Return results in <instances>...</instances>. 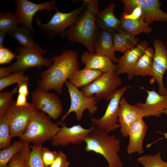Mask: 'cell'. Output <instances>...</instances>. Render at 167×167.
<instances>
[{
    "instance_id": "obj_1",
    "label": "cell",
    "mask_w": 167,
    "mask_h": 167,
    "mask_svg": "<svg viewBox=\"0 0 167 167\" xmlns=\"http://www.w3.org/2000/svg\"><path fill=\"white\" fill-rule=\"evenodd\" d=\"M78 58L77 52L72 49L51 58L53 63L41 74L37 87L48 91L54 89L59 94H62L64 84L73 72L79 69Z\"/></svg>"
},
{
    "instance_id": "obj_2",
    "label": "cell",
    "mask_w": 167,
    "mask_h": 167,
    "mask_svg": "<svg viewBox=\"0 0 167 167\" xmlns=\"http://www.w3.org/2000/svg\"><path fill=\"white\" fill-rule=\"evenodd\" d=\"M87 6L75 24L66 31L67 40L71 43L79 42L88 51L95 53L94 43L99 30L96 18L99 8L98 0H86Z\"/></svg>"
},
{
    "instance_id": "obj_3",
    "label": "cell",
    "mask_w": 167,
    "mask_h": 167,
    "mask_svg": "<svg viewBox=\"0 0 167 167\" xmlns=\"http://www.w3.org/2000/svg\"><path fill=\"white\" fill-rule=\"evenodd\" d=\"M84 142L85 151L102 155L108 162L107 167H122L118 155L120 141L115 135H109L106 131L96 128L88 134Z\"/></svg>"
},
{
    "instance_id": "obj_4",
    "label": "cell",
    "mask_w": 167,
    "mask_h": 167,
    "mask_svg": "<svg viewBox=\"0 0 167 167\" xmlns=\"http://www.w3.org/2000/svg\"><path fill=\"white\" fill-rule=\"evenodd\" d=\"M51 118L41 111L37 110L32 116L28 125L19 139L25 145L32 143L33 145L42 144L52 140L61 129L57 122L53 123Z\"/></svg>"
},
{
    "instance_id": "obj_5",
    "label": "cell",
    "mask_w": 167,
    "mask_h": 167,
    "mask_svg": "<svg viewBox=\"0 0 167 167\" xmlns=\"http://www.w3.org/2000/svg\"><path fill=\"white\" fill-rule=\"evenodd\" d=\"M87 6L86 0H84L79 7L70 12L63 13L57 10L47 23H43L38 15L35 20L41 32L45 37L51 39L59 34L64 37L67 29L75 24Z\"/></svg>"
},
{
    "instance_id": "obj_6",
    "label": "cell",
    "mask_w": 167,
    "mask_h": 167,
    "mask_svg": "<svg viewBox=\"0 0 167 167\" xmlns=\"http://www.w3.org/2000/svg\"><path fill=\"white\" fill-rule=\"evenodd\" d=\"M116 71L103 73L90 84L81 88L87 97L94 95L97 101L102 99L109 101L113 93L122 84L121 78Z\"/></svg>"
},
{
    "instance_id": "obj_7",
    "label": "cell",
    "mask_w": 167,
    "mask_h": 167,
    "mask_svg": "<svg viewBox=\"0 0 167 167\" xmlns=\"http://www.w3.org/2000/svg\"><path fill=\"white\" fill-rule=\"evenodd\" d=\"M16 51L19 54L15 58L16 62L11 65L6 67L9 71L17 72H25L29 68H41L43 66L49 67L53 62L44 58L42 54L47 53L46 51L41 47H16Z\"/></svg>"
},
{
    "instance_id": "obj_8",
    "label": "cell",
    "mask_w": 167,
    "mask_h": 167,
    "mask_svg": "<svg viewBox=\"0 0 167 167\" xmlns=\"http://www.w3.org/2000/svg\"><path fill=\"white\" fill-rule=\"evenodd\" d=\"M71 99V105L66 113L62 118L64 121L71 113L74 112L76 119L80 121L82 119L84 111L87 109L92 115L94 114L98 111L97 101L94 96L87 97L82 91L73 84L66 80L65 82Z\"/></svg>"
},
{
    "instance_id": "obj_9",
    "label": "cell",
    "mask_w": 167,
    "mask_h": 167,
    "mask_svg": "<svg viewBox=\"0 0 167 167\" xmlns=\"http://www.w3.org/2000/svg\"><path fill=\"white\" fill-rule=\"evenodd\" d=\"M127 87L125 85L115 91L113 94L106 111L100 118L92 117L91 122L97 128L103 130L108 133L120 127L118 122L120 103L123 95L126 92Z\"/></svg>"
},
{
    "instance_id": "obj_10",
    "label": "cell",
    "mask_w": 167,
    "mask_h": 167,
    "mask_svg": "<svg viewBox=\"0 0 167 167\" xmlns=\"http://www.w3.org/2000/svg\"><path fill=\"white\" fill-rule=\"evenodd\" d=\"M16 6L15 14L20 25L33 33L32 21L37 12L45 10L50 12L53 10H58L54 0L45 1L40 4L35 3L28 0L15 1Z\"/></svg>"
},
{
    "instance_id": "obj_11",
    "label": "cell",
    "mask_w": 167,
    "mask_h": 167,
    "mask_svg": "<svg viewBox=\"0 0 167 167\" xmlns=\"http://www.w3.org/2000/svg\"><path fill=\"white\" fill-rule=\"evenodd\" d=\"M36 110L32 103H29L27 106H18L15 104V101H13L6 113L12 138H20L22 135L32 116Z\"/></svg>"
},
{
    "instance_id": "obj_12",
    "label": "cell",
    "mask_w": 167,
    "mask_h": 167,
    "mask_svg": "<svg viewBox=\"0 0 167 167\" xmlns=\"http://www.w3.org/2000/svg\"><path fill=\"white\" fill-rule=\"evenodd\" d=\"M32 96L31 103L36 110L45 113L55 120L61 115L63 105L57 94L37 88L32 92Z\"/></svg>"
},
{
    "instance_id": "obj_13",
    "label": "cell",
    "mask_w": 167,
    "mask_h": 167,
    "mask_svg": "<svg viewBox=\"0 0 167 167\" xmlns=\"http://www.w3.org/2000/svg\"><path fill=\"white\" fill-rule=\"evenodd\" d=\"M58 122L62 127L51 140V145L54 147L80 143L84 142L88 134L96 128L92 125L89 129H85L80 125L68 127L63 121L60 120Z\"/></svg>"
},
{
    "instance_id": "obj_14",
    "label": "cell",
    "mask_w": 167,
    "mask_h": 167,
    "mask_svg": "<svg viewBox=\"0 0 167 167\" xmlns=\"http://www.w3.org/2000/svg\"><path fill=\"white\" fill-rule=\"evenodd\" d=\"M153 45L154 49L152 71V77L158 85V93L167 95V88L164 84L163 76L167 71V48L165 44L158 39H154Z\"/></svg>"
},
{
    "instance_id": "obj_15",
    "label": "cell",
    "mask_w": 167,
    "mask_h": 167,
    "mask_svg": "<svg viewBox=\"0 0 167 167\" xmlns=\"http://www.w3.org/2000/svg\"><path fill=\"white\" fill-rule=\"evenodd\" d=\"M149 43L146 40L139 43L134 48L125 52L118 58L116 72L118 74H126L128 79L135 76L134 70L140 58L148 47Z\"/></svg>"
},
{
    "instance_id": "obj_16",
    "label": "cell",
    "mask_w": 167,
    "mask_h": 167,
    "mask_svg": "<svg viewBox=\"0 0 167 167\" xmlns=\"http://www.w3.org/2000/svg\"><path fill=\"white\" fill-rule=\"evenodd\" d=\"M141 110L136 105L130 104L124 97L120 103L118 122L119 123L120 131L123 137H127L130 128L132 124L139 118H143Z\"/></svg>"
},
{
    "instance_id": "obj_17",
    "label": "cell",
    "mask_w": 167,
    "mask_h": 167,
    "mask_svg": "<svg viewBox=\"0 0 167 167\" xmlns=\"http://www.w3.org/2000/svg\"><path fill=\"white\" fill-rule=\"evenodd\" d=\"M145 90L148 95L145 102H137L135 105L141 110L144 117H160L167 107V95H161L154 89Z\"/></svg>"
},
{
    "instance_id": "obj_18",
    "label": "cell",
    "mask_w": 167,
    "mask_h": 167,
    "mask_svg": "<svg viewBox=\"0 0 167 167\" xmlns=\"http://www.w3.org/2000/svg\"><path fill=\"white\" fill-rule=\"evenodd\" d=\"M147 129L148 126L143 118L139 119L131 126L128 134L129 143L126 149L128 154L143 153V143Z\"/></svg>"
},
{
    "instance_id": "obj_19",
    "label": "cell",
    "mask_w": 167,
    "mask_h": 167,
    "mask_svg": "<svg viewBox=\"0 0 167 167\" xmlns=\"http://www.w3.org/2000/svg\"><path fill=\"white\" fill-rule=\"evenodd\" d=\"M81 60L85 67L103 73L116 71L117 67L108 57L96 53L92 54L88 51L81 54Z\"/></svg>"
},
{
    "instance_id": "obj_20",
    "label": "cell",
    "mask_w": 167,
    "mask_h": 167,
    "mask_svg": "<svg viewBox=\"0 0 167 167\" xmlns=\"http://www.w3.org/2000/svg\"><path fill=\"white\" fill-rule=\"evenodd\" d=\"M95 53L105 56L113 62L118 60L115 54L112 32L100 29L98 32L94 43Z\"/></svg>"
},
{
    "instance_id": "obj_21",
    "label": "cell",
    "mask_w": 167,
    "mask_h": 167,
    "mask_svg": "<svg viewBox=\"0 0 167 167\" xmlns=\"http://www.w3.org/2000/svg\"><path fill=\"white\" fill-rule=\"evenodd\" d=\"M115 7V4L112 3L102 10L98 11L96 22L99 29L112 32L119 28L121 20L114 15Z\"/></svg>"
},
{
    "instance_id": "obj_22",
    "label": "cell",
    "mask_w": 167,
    "mask_h": 167,
    "mask_svg": "<svg viewBox=\"0 0 167 167\" xmlns=\"http://www.w3.org/2000/svg\"><path fill=\"white\" fill-rule=\"evenodd\" d=\"M115 50L124 53L136 47L139 44V39L120 28L112 32Z\"/></svg>"
},
{
    "instance_id": "obj_23",
    "label": "cell",
    "mask_w": 167,
    "mask_h": 167,
    "mask_svg": "<svg viewBox=\"0 0 167 167\" xmlns=\"http://www.w3.org/2000/svg\"><path fill=\"white\" fill-rule=\"evenodd\" d=\"M103 72L85 67L75 71L69 78V82L77 88H82L90 84L99 77Z\"/></svg>"
},
{
    "instance_id": "obj_24",
    "label": "cell",
    "mask_w": 167,
    "mask_h": 167,
    "mask_svg": "<svg viewBox=\"0 0 167 167\" xmlns=\"http://www.w3.org/2000/svg\"><path fill=\"white\" fill-rule=\"evenodd\" d=\"M120 19L119 28L134 36L141 33L148 34L152 31L150 24L143 17L136 20Z\"/></svg>"
},
{
    "instance_id": "obj_25",
    "label": "cell",
    "mask_w": 167,
    "mask_h": 167,
    "mask_svg": "<svg viewBox=\"0 0 167 167\" xmlns=\"http://www.w3.org/2000/svg\"><path fill=\"white\" fill-rule=\"evenodd\" d=\"M148 6L143 9V18L149 24L155 21L167 22V13L161 9V4L158 0H146Z\"/></svg>"
},
{
    "instance_id": "obj_26",
    "label": "cell",
    "mask_w": 167,
    "mask_h": 167,
    "mask_svg": "<svg viewBox=\"0 0 167 167\" xmlns=\"http://www.w3.org/2000/svg\"><path fill=\"white\" fill-rule=\"evenodd\" d=\"M154 49L148 47L137 62L134 70L135 75L152 77V71Z\"/></svg>"
},
{
    "instance_id": "obj_27",
    "label": "cell",
    "mask_w": 167,
    "mask_h": 167,
    "mask_svg": "<svg viewBox=\"0 0 167 167\" xmlns=\"http://www.w3.org/2000/svg\"><path fill=\"white\" fill-rule=\"evenodd\" d=\"M8 35L15 39L23 47H41L38 44L35 42L28 30L21 26L16 28Z\"/></svg>"
},
{
    "instance_id": "obj_28",
    "label": "cell",
    "mask_w": 167,
    "mask_h": 167,
    "mask_svg": "<svg viewBox=\"0 0 167 167\" xmlns=\"http://www.w3.org/2000/svg\"><path fill=\"white\" fill-rule=\"evenodd\" d=\"M15 14L9 11L0 12V31L8 34L20 26Z\"/></svg>"
},
{
    "instance_id": "obj_29",
    "label": "cell",
    "mask_w": 167,
    "mask_h": 167,
    "mask_svg": "<svg viewBox=\"0 0 167 167\" xmlns=\"http://www.w3.org/2000/svg\"><path fill=\"white\" fill-rule=\"evenodd\" d=\"M29 145H25L10 160L6 167H29L31 152Z\"/></svg>"
},
{
    "instance_id": "obj_30",
    "label": "cell",
    "mask_w": 167,
    "mask_h": 167,
    "mask_svg": "<svg viewBox=\"0 0 167 167\" xmlns=\"http://www.w3.org/2000/svg\"><path fill=\"white\" fill-rule=\"evenodd\" d=\"M20 139L15 141L9 147L0 151V167H6L11 159L24 146Z\"/></svg>"
},
{
    "instance_id": "obj_31",
    "label": "cell",
    "mask_w": 167,
    "mask_h": 167,
    "mask_svg": "<svg viewBox=\"0 0 167 167\" xmlns=\"http://www.w3.org/2000/svg\"><path fill=\"white\" fill-rule=\"evenodd\" d=\"M12 138L10 125L6 114L0 115V148L4 149L11 146Z\"/></svg>"
},
{
    "instance_id": "obj_32",
    "label": "cell",
    "mask_w": 167,
    "mask_h": 167,
    "mask_svg": "<svg viewBox=\"0 0 167 167\" xmlns=\"http://www.w3.org/2000/svg\"><path fill=\"white\" fill-rule=\"evenodd\" d=\"M137 161L144 167H167V162L162 159L161 152H159L154 155H144L137 158Z\"/></svg>"
},
{
    "instance_id": "obj_33",
    "label": "cell",
    "mask_w": 167,
    "mask_h": 167,
    "mask_svg": "<svg viewBox=\"0 0 167 167\" xmlns=\"http://www.w3.org/2000/svg\"><path fill=\"white\" fill-rule=\"evenodd\" d=\"M25 72L20 71L12 74L6 77L0 78V91L13 84L28 82L29 78L24 75Z\"/></svg>"
},
{
    "instance_id": "obj_34",
    "label": "cell",
    "mask_w": 167,
    "mask_h": 167,
    "mask_svg": "<svg viewBox=\"0 0 167 167\" xmlns=\"http://www.w3.org/2000/svg\"><path fill=\"white\" fill-rule=\"evenodd\" d=\"M31 149L29 161V167H46L43 162L41 154L42 144L30 145Z\"/></svg>"
},
{
    "instance_id": "obj_35",
    "label": "cell",
    "mask_w": 167,
    "mask_h": 167,
    "mask_svg": "<svg viewBox=\"0 0 167 167\" xmlns=\"http://www.w3.org/2000/svg\"><path fill=\"white\" fill-rule=\"evenodd\" d=\"M18 92L17 87L10 91L0 92V115L6 114L12 103L13 96Z\"/></svg>"
},
{
    "instance_id": "obj_36",
    "label": "cell",
    "mask_w": 167,
    "mask_h": 167,
    "mask_svg": "<svg viewBox=\"0 0 167 167\" xmlns=\"http://www.w3.org/2000/svg\"><path fill=\"white\" fill-rule=\"evenodd\" d=\"M41 154L43 162L46 167H49L58 156L56 151H51L49 148L42 147Z\"/></svg>"
},
{
    "instance_id": "obj_37",
    "label": "cell",
    "mask_w": 167,
    "mask_h": 167,
    "mask_svg": "<svg viewBox=\"0 0 167 167\" xmlns=\"http://www.w3.org/2000/svg\"><path fill=\"white\" fill-rule=\"evenodd\" d=\"M17 55V54L12 53L9 48L4 47L0 48V64L10 63Z\"/></svg>"
},
{
    "instance_id": "obj_38",
    "label": "cell",
    "mask_w": 167,
    "mask_h": 167,
    "mask_svg": "<svg viewBox=\"0 0 167 167\" xmlns=\"http://www.w3.org/2000/svg\"><path fill=\"white\" fill-rule=\"evenodd\" d=\"M58 152V156L49 167H68L70 163L66 155L60 150Z\"/></svg>"
},
{
    "instance_id": "obj_39",
    "label": "cell",
    "mask_w": 167,
    "mask_h": 167,
    "mask_svg": "<svg viewBox=\"0 0 167 167\" xmlns=\"http://www.w3.org/2000/svg\"><path fill=\"white\" fill-rule=\"evenodd\" d=\"M28 82L18 84V94L28 96L29 94L28 90Z\"/></svg>"
},
{
    "instance_id": "obj_40",
    "label": "cell",
    "mask_w": 167,
    "mask_h": 167,
    "mask_svg": "<svg viewBox=\"0 0 167 167\" xmlns=\"http://www.w3.org/2000/svg\"><path fill=\"white\" fill-rule=\"evenodd\" d=\"M29 103L27 102V96L18 94L15 104L18 106H23L28 105Z\"/></svg>"
},
{
    "instance_id": "obj_41",
    "label": "cell",
    "mask_w": 167,
    "mask_h": 167,
    "mask_svg": "<svg viewBox=\"0 0 167 167\" xmlns=\"http://www.w3.org/2000/svg\"><path fill=\"white\" fill-rule=\"evenodd\" d=\"M12 74L9 72L6 67L0 68V78L8 76Z\"/></svg>"
},
{
    "instance_id": "obj_42",
    "label": "cell",
    "mask_w": 167,
    "mask_h": 167,
    "mask_svg": "<svg viewBox=\"0 0 167 167\" xmlns=\"http://www.w3.org/2000/svg\"><path fill=\"white\" fill-rule=\"evenodd\" d=\"M6 34L5 32L0 31V48L4 47L3 43L6 39Z\"/></svg>"
},
{
    "instance_id": "obj_43",
    "label": "cell",
    "mask_w": 167,
    "mask_h": 167,
    "mask_svg": "<svg viewBox=\"0 0 167 167\" xmlns=\"http://www.w3.org/2000/svg\"><path fill=\"white\" fill-rule=\"evenodd\" d=\"M164 113L167 116V107L165 109L164 111Z\"/></svg>"
},
{
    "instance_id": "obj_44",
    "label": "cell",
    "mask_w": 167,
    "mask_h": 167,
    "mask_svg": "<svg viewBox=\"0 0 167 167\" xmlns=\"http://www.w3.org/2000/svg\"><path fill=\"white\" fill-rule=\"evenodd\" d=\"M166 138H167V132H166L163 134Z\"/></svg>"
},
{
    "instance_id": "obj_45",
    "label": "cell",
    "mask_w": 167,
    "mask_h": 167,
    "mask_svg": "<svg viewBox=\"0 0 167 167\" xmlns=\"http://www.w3.org/2000/svg\"><path fill=\"white\" fill-rule=\"evenodd\" d=\"M165 44L166 45H167V40L165 42Z\"/></svg>"
},
{
    "instance_id": "obj_46",
    "label": "cell",
    "mask_w": 167,
    "mask_h": 167,
    "mask_svg": "<svg viewBox=\"0 0 167 167\" xmlns=\"http://www.w3.org/2000/svg\"></svg>"
}]
</instances>
